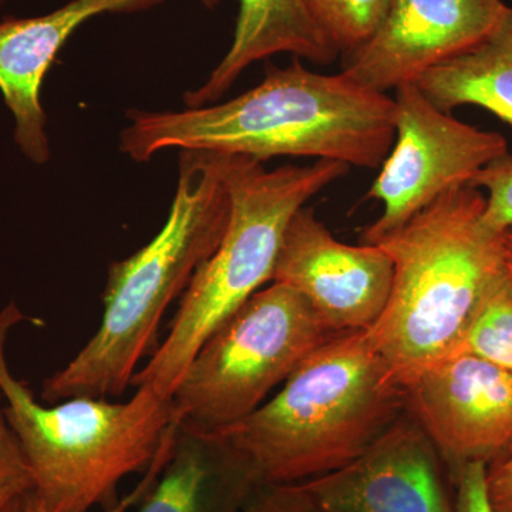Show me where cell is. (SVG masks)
I'll list each match as a JSON object with an SVG mask.
<instances>
[{"mask_svg": "<svg viewBox=\"0 0 512 512\" xmlns=\"http://www.w3.org/2000/svg\"><path fill=\"white\" fill-rule=\"evenodd\" d=\"M393 275L392 258L379 245L338 241L305 205L286 228L272 282L302 295L339 335L375 326L389 301Z\"/></svg>", "mask_w": 512, "mask_h": 512, "instance_id": "10", "label": "cell"}, {"mask_svg": "<svg viewBox=\"0 0 512 512\" xmlns=\"http://www.w3.org/2000/svg\"><path fill=\"white\" fill-rule=\"evenodd\" d=\"M407 410L433 441L453 481L468 464L490 467L512 454V373L468 355H454L417 376Z\"/></svg>", "mask_w": 512, "mask_h": 512, "instance_id": "9", "label": "cell"}, {"mask_svg": "<svg viewBox=\"0 0 512 512\" xmlns=\"http://www.w3.org/2000/svg\"><path fill=\"white\" fill-rule=\"evenodd\" d=\"M35 491V480L16 434L6 419L0 390V512H8Z\"/></svg>", "mask_w": 512, "mask_h": 512, "instance_id": "19", "label": "cell"}, {"mask_svg": "<svg viewBox=\"0 0 512 512\" xmlns=\"http://www.w3.org/2000/svg\"><path fill=\"white\" fill-rule=\"evenodd\" d=\"M231 195L227 231L183 293L167 338L140 367L131 386H150L173 399L192 357L222 323L271 284L276 259L293 215L349 173L348 164L316 160L266 170L264 163L221 154Z\"/></svg>", "mask_w": 512, "mask_h": 512, "instance_id": "6", "label": "cell"}, {"mask_svg": "<svg viewBox=\"0 0 512 512\" xmlns=\"http://www.w3.org/2000/svg\"><path fill=\"white\" fill-rule=\"evenodd\" d=\"M167 0H72L37 18L0 22V93L15 116V141L35 164L50 158L43 82L70 36L87 20L104 13H140Z\"/></svg>", "mask_w": 512, "mask_h": 512, "instance_id": "13", "label": "cell"}, {"mask_svg": "<svg viewBox=\"0 0 512 512\" xmlns=\"http://www.w3.org/2000/svg\"><path fill=\"white\" fill-rule=\"evenodd\" d=\"M23 500V498H22ZM22 500L19 501V503H16L15 505H13L12 508H10V510L8 512H20V503H22Z\"/></svg>", "mask_w": 512, "mask_h": 512, "instance_id": "27", "label": "cell"}, {"mask_svg": "<svg viewBox=\"0 0 512 512\" xmlns=\"http://www.w3.org/2000/svg\"><path fill=\"white\" fill-rule=\"evenodd\" d=\"M485 204L478 188H451L375 244L392 258L393 285L382 316L366 332L404 387L453 355L508 259L504 234L484 225Z\"/></svg>", "mask_w": 512, "mask_h": 512, "instance_id": "4", "label": "cell"}, {"mask_svg": "<svg viewBox=\"0 0 512 512\" xmlns=\"http://www.w3.org/2000/svg\"><path fill=\"white\" fill-rule=\"evenodd\" d=\"M508 8L503 0H389L373 35L346 55L342 73L379 93L417 83L490 35Z\"/></svg>", "mask_w": 512, "mask_h": 512, "instance_id": "11", "label": "cell"}, {"mask_svg": "<svg viewBox=\"0 0 512 512\" xmlns=\"http://www.w3.org/2000/svg\"><path fill=\"white\" fill-rule=\"evenodd\" d=\"M487 494L495 512H512V454L487 467Z\"/></svg>", "mask_w": 512, "mask_h": 512, "instance_id": "24", "label": "cell"}, {"mask_svg": "<svg viewBox=\"0 0 512 512\" xmlns=\"http://www.w3.org/2000/svg\"><path fill=\"white\" fill-rule=\"evenodd\" d=\"M336 335L302 295L271 282L192 357L173 394L175 416L208 433L229 429L258 410L306 357Z\"/></svg>", "mask_w": 512, "mask_h": 512, "instance_id": "7", "label": "cell"}, {"mask_svg": "<svg viewBox=\"0 0 512 512\" xmlns=\"http://www.w3.org/2000/svg\"><path fill=\"white\" fill-rule=\"evenodd\" d=\"M392 150L367 191L382 202L379 220L362 244L375 245L399 231L444 192L468 185L478 171L508 153L504 136L470 126L439 109L416 83L397 87Z\"/></svg>", "mask_w": 512, "mask_h": 512, "instance_id": "8", "label": "cell"}, {"mask_svg": "<svg viewBox=\"0 0 512 512\" xmlns=\"http://www.w3.org/2000/svg\"><path fill=\"white\" fill-rule=\"evenodd\" d=\"M229 217L221 154L181 150L177 190L163 228L146 247L110 264L99 328L62 370L47 377L42 399L59 403L126 392L141 360L158 348L165 311L214 254Z\"/></svg>", "mask_w": 512, "mask_h": 512, "instance_id": "2", "label": "cell"}, {"mask_svg": "<svg viewBox=\"0 0 512 512\" xmlns=\"http://www.w3.org/2000/svg\"><path fill=\"white\" fill-rule=\"evenodd\" d=\"M178 424L175 423L173 427H171L170 433L167 434L163 444H161L160 450H158L157 456L154 457V460L151 461L150 466H148L146 470V476H144L143 480L137 484V487L131 491L130 494H127L123 500L117 501L116 504L111 505L110 508H107L106 512H127L130 511L131 508L136 507V505L141 503L144 495L150 491V488L153 487L154 483L158 476H160L161 470H163L165 461H167L168 456H170L171 444H173L175 430H177ZM20 512H53L50 511L49 508L46 507L42 501L37 498L35 493H30L23 498L22 503H20Z\"/></svg>", "mask_w": 512, "mask_h": 512, "instance_id": "22", "label": "cell"}, {"mask_svg": "<svg viewBox=\"0 0 512 512\" xmlns=\"http://www.w3.org/2000/svg\"><path fill=\"white\" fill-rule=\"evenodd\" d=\"M407 410V390L366 330L323 343L258 410L218 431L265 484H298L359 457Z\"/></svg>", "mask_w": 512, "mask_h": 512, "instance_id": "3", "label": "cell"}, {"mask_svg": "<svg viewBox=\"0 0 512 512\" xmlns=\"http://www.w3.org/2000/svg\"><path fill=\"white\" fill-rule=\"evenodd\" d=\"M456 512H495L487 494V466L483 463L468 464L456 480Z\"/></svg>", "mask_w": 512, "mask_h": 512, "instance_id": "23", "label": "cell"}, {"mask_svg": "<svg viewBox=\"0 0 512 512\" xmlns=\"http://www.w3.org/2000/svg\"><path fill=\"white\" fill-rule=\"evenodd\" d=\"M316 23L340 55L362 46L382 22L389 0H306Z\"/></svg>", "mask_w": 512, "mask_h": 512, "instance_id": "18", "label": "cell"}, {"mask_svg": "<svg viewBox=\"0 0 512 512\" xmlns=\"http://www.w3.org/2000/svg\"><path fill=\"white\" fill-rule=\"evenodd\" d=\"M0 5H2V0H0Z\"/></svg>", "mask_w": 512, "mask_h": 512, "instance_id": "28", "label": "cell"}, {"mask_svg": "<svg viewBox=\"0 0 512 512\" xmlns=\"http://www.w3.org/2000/svg\"><path fill=\"white\" fill-rule=\"evenodd\" d=\"M454 353H468L512 373V261L498 269L468 320ZM453 353V355H454ZM451 356V355H450Z\"/></svg>", "mask_w": 512, "mask_h": 512, "instance_id": "17", "label": "cell"}, {"mask_svg": "<svg viewBox=\"0 0 512 512\" xmlns=\"http://www.w3.org/2000/svg\"><path fill=\"white\" fill-rule=\"evenodd\" d=\"M201 5L208 10L217 9L220 6L221 0H200Z\"/></svg>", "mask_w": 512, "mask_h": 512, "instance_id": "26", "label": "cell"}, {"mask_svg": "<svg viewBox=\"0 0 512 512\" xmlns=\"http://www.w3.org/2000/svg\"><path fill=\"white\" fill-rule=\"evenodd\" d=\"M25 319L15 302L0 311V390L35 480L33 493L53 512L107 510L119 501L121 481L146 473L157 456L178 420L173 399L138 386L124 403L79 396L43 406L6 359L9 332Z\"/></svg>", "mask_w": 512, "mask_h": 512, "instance_id": "5", "label": "cell"}, {"mask_svg": "<svg viewBox=\"0 0 512 512\" xmlns=\"http://www.w3.org/2000/svg\"><path fill=\"white\" fill-rule=\"evenodd\" d=\"M291 53L315 64H330L340 53L323 33L306 0H239L231 47L207 82L184 94L187 109L218 103L247 67Z\"/></svg>", "mask_w": 512, "mask_h": 512, "instance_id": "15", "label": "cell"}, {"mask_svg": "<svg viewBox=\"0 0 512 512\" xmlns=\"http://www.w3.org/2000/svg\"><path fill=\"white\" fill-rule=\"evenodd\" d=\"M242 512H326L298 484H264Z\"/></svg>", "mask_w": 512, "mask_h": 512, "instance_id": "21", "label": "cell"}, {"mask_svg": "<svg viewBox=\"0 0 512 512\" xmlns=\"http://www.w3.org/2000/svg\"><path fill=\"white\" fill-rule=\"evenodd\" d=\"M264 484L224 434L180 423L170 456L137 512H242Z\"/></svg>", "mask_w": 512, "mask_h": 512, "instance_id": "14", "label": "cell"}, {"mask_svg": "<svg viewBox=\"0 0 512 512\" xmlns=\"http://www.w3.org/2000/svg\"><path fill=\"white\" fill-rule=\"evenodd\" d=\"M471 187L488 192L483 214L485 227L504 234L512 227V154L495 158L470 181Z\"/></svg>", "mask_w": 512, "mask_h": 512, "instance_id": "20", "label": "cell"}, {"mask_svg": "<svg viewBox=\"0 0 512 512\" xmlns=\"http://www.w3.org/2000/svg\"><path fill=\"white\" fill-rule=\"evenodd\" d=\"M120 150L147 163L165 150H205L256 161L313 157L376 168L392 150L396 104L346 74L268 64L254 89L181 111L128 110Z\"/></svg>", "mask_w": 512, "mask_h": 512, "instance_id": "1", "label": "cell"}, {"mask_svg": "<svg viewBox=\"0 0 512 512\" xmlns=\"http://www.w3.org/2000/svg\"><path fill=\"white\" fill-rule=\"evenodd\" d=\"M505 249H507L508 258L512 261V227L504 232Z\"/></svg>", "mask_w": 512, "mask_h": 512, "instance_id": "25", "label": "cell"}, {"mask_svg": "<svg viewBox=\"0 0 512 512\" xmlns=\"http://www.w3.org/2000/svg\"><path fill=\"white\" fill-rule=\"evenodd\" d=\"M443 460L403 413L348 466L301 483L326 512H456Z\"/></svg>", "mask_w": 512, "mask_h": 512, "instance_id": "12", "label": "cell"}, {"mask_svg": "<svg viewBox=\"0 0 512 512\" xmlns=\"http://www.w3.org/2000/svg\"><path fill=\"white\" fill-rule=\"evenodd\" d=\"M416 84L446 113L477 106L512 126V8L480 43L437 64Z\"/></svg>", "mask_w": 512, "mask_h": 512, "instance_id": "16", "label": "cell"}]
</instances>
